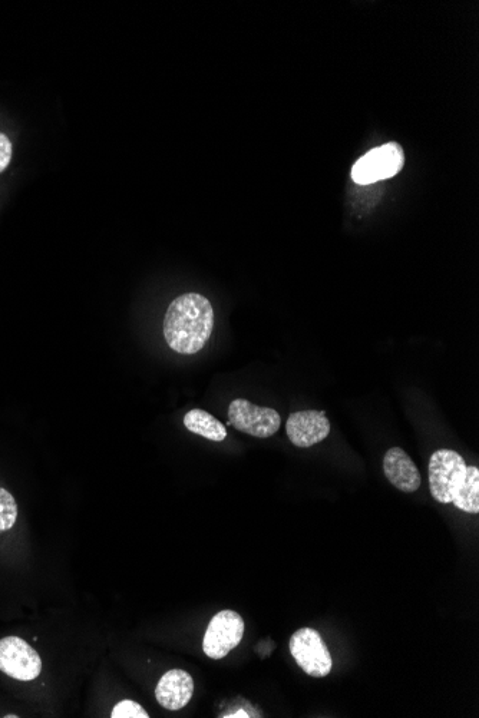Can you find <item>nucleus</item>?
Instances as JSON below:
<instances>
[{
    "instance_id": "9b49d317",
    "label": "nucleus",
    "mask_w": 479,
    "mask_h": 718,
    "mask_svg": "<svg viewBox=\"0 0 479 718\" xmlns=\"http://www.w3.org/2000/svg\"><path fill=\"white\" fill-rule=\"evenodd\" d=\"M184 426L191 433L203 436L211 442H223L227 438V429L223 423L206 410L193 409L184 416Z\"/></svg>"
},
{
    "instance_id": "6e6552de",
    "label": "nucleus",
    "mask_w": 479,
    "mask_h": 718,
    "mask_svg": "<svg viewBox=\"0 0 479 718\" xmlns=\"http://www.w3.org/2000/svg\"><path fill=\"white\" fill-rule=\"evenodd\" d=\"M286 433L296 448H312L329 436L330 422L320 410L294 412L287 418Z\"/></svg>"
},
{
    "instance_id": "0eeeda50",
    "label": "nucleus",
    "mask_w": 479,
    "mask_h": 718,
    "mask_svg": "<svg viewBox=\"0 0 479 718\" xmlns=\"http://www.w3.org/2000/svg\"><path fill=\"white\" fill-rule=\"evenodd\" d=\"M0 671L19 681H32L42 673V660L35 648L19 637L0 640Z\"/></svg>"
},
{
    "instance_id": "4468645a",
    "label": "nucleus",
    "mask_w": 479,
    "mask_h": 718,
    "mask_svg": "<svg viewBox=\"0 0 479 718\" xmlns=\"http://www.w3.org/2000/svg\"><path fill=\"white\" fill-rule=\"evenodd\" d=\"M112 718H148L150 714L132 700H124L118 703L112 710Z\"/></svg>"
},
{
    "instance_id": "7ed1b4c3",
    "label": "nucleus",
    "mask_w": 479,
    "mask_h": 718,
    "mask_svg": "<svg viewBox=\"0 0 479 718\" xmlns=\"http://www.w3.org/2000/svg\"><path fill=\"white\" fill-rule=\"evenodd\" d=\"M405 152L398 142L392 141L373 148L353 164L352 180L359 185H369L389 180L402 171Z\"/></svg>"
},
{
    "instance_id": "1a4fd4ad",
    "label": "nucleus",
    "mask_w": 479,
    "mask_h": 718,
    "mask_svg": "<svg viewBox=\"0 0 479 718\" xmlns=\"http://www.w3.org/2000/svg\"><path fill=\"white\" fill-rule=\"evenodd\" d=\"M193 694V677L184 670L167 671L155 688V697H157L158 703L170 711L186 707L193 698Z\"/></svg>"
},
{
    "instance_id": "20e7f679",
    "label": "nucleus",
    "mask_w": 479,
    "mask_h": 718,
    "mask_svg": "<svg viewBox=\"0 0 479 718\" xmlns=\"http://www.w3.org/2000/svg\"><path fill=\"white\" fill-rule=\"evenodd\" d=\"M290 653L307 676L326 677L332 671L333 660L322 635L313 628H300L290 638Z\"/></svg>"
},
{
    "instance_id": "39448f33",
    "label": "nucleus",
    "mask_w": 479,
    "mask_h": 718,
    "mask_svg": "<svg viewBox=\"0 0 479 718\" xmlns=\"http://www.w3.org/2000/svg\"><path fill=\"white\" fill-rule=\"evenodd\" d=\"M244 635V621L239 612H217L204 635L203 651L211 660H221L239 647Z\"/></svg>"
},
{
    "instance_id": "f8f14e48",
    "label": "nucleus",
    "mask_w": 479,
    "mask_h": 718,
    "mask_svg": "<svg viewBox=\"0 0 479 718\" xmlns=\"http://www.w3.org/2000/svg\"><path fill=\"white\" fill-rule=\"evenodd\" d=\"M452 504L459 511L467 512V514H479V469L477 466H468L465 481Z\"/></svg>"
},
{
    "instance_id": "dca6fc26",
    "label": "nucleus",
    "mask_w": 479,
    "mask_h": 718,
    "mask_svg": "<svg viewBox=\"0 0 479 718\" xmlns=\"http://www.w3.org/2000/svg\"><path fill=\"white\" fill-rule=\"evenodd\" d=\"M231 717H249V716H247L246 713H237L236 716H231Z\"/></svg>"
},
{
    "instance_id": "2eb2a0df",
    "label": "nucleus",
    "mask_w": 479,
    "mask_h": 718,
    "mask_svg": "<svg viewBox=\"0 0 479 718\" xmlns=\"http://www.w3.org/2000/svg\"><path fill=\"white\" fill-rule=\"evenodd\" d=\"M13 157V145L11 140L0 132V174L8 170Z\"/></svg>"
},
{
    "instance_id": "ddd939ff",
    "label": "nucleus",
    "mask_w": 479,
    "mask_h": 718,
    "mask_svg": "<svg viewBox=\"0 0 479 718\" xmlns=\"http://www.w3.org/2000/svg\"><path fill=\"white\" fill-rule=\"evenodd\" d=\"M18 519V504L12 493L0 488V534L9 531Z\"/></svg>"
},
{
    "instance_id": "f257e3e1",
    "label": "nucleus",
    "mask_w": 479,
    "mask_h": 718,
    "mask_svg": "<svg viewBox=\"0 0 479 718\" xmlns=\"http://www.w3.org/2000/svg\"><path fill=\"white\" fill-rule=\"evenodd\" d=\"M214 329V309L203 294L186 293L168 306L164 337L170 349L196 354L204 349Z\"/></svg>"
},
{
    "instance_id": "423d86ee",
    "label": "nucleus",
    "mask_w": 479,
    "mask_h": 718,
    "mask_svg": "<svg viewBox=\"0 0 479 718\" xmlns=\"http://www.w3.org/2000/svg\"><path fill=\"white\" fill-rule=\"evenodd\" d=\"M229 425L254 438L266 439L279 432L282 418L272 408L253 405L246 399H236L229 406Z\"/></svg>"
},
{
    "instance_id": "f03ea898",
    "label": "nucleus",
    "mask_w": 479,
    "mask_h": 718,
    "mask_svg": "<svg viewBox=\"0 0 479 718\" xmlns=\"http://www.w3.org/2000/svg\"><path fill=\"white\" fill-rule=\"evenodd\" d=\"M468 465L458 452L439 449L429 459V489L439 504H452L467 475Z\"/></svg>"
},
{
    "instance_id": "9d476101",
    "label": "nucleus",
    "mask_w": 479,
    "mask_h": 718,
    "mask_svg": "<svg viewBox=\"0 0 479 718\" xmlns=\"http://www.w3.org/2000/svg\"><path fill=\"white\" fill-rule=\"evenodd\" d=\"M386 479L401 492L414 493L421 486V472L402 448H392L383 458Z\"/></svg>"
}]
</instances>
